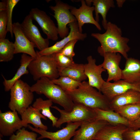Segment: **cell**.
I'll return each mask as SVG.
<instances>
[{
	"instance_id": "obj_1",
	"label": "cell",
	"mask_w": 140,
	"mask_h": 140,
	"mask_svg": "<svg viewBox=\"0 0 140 140\" xmlns=\"http://www.w3.org/2000/svg\"><path fill=\"white\" fill-rule=\"evenodd\" d=\"M106 30L103 34L93 33L91 34L101 44L97 49L98 53L102 56L107 52L119 53L125 59H127V53L130 49L128 44L129 39L122 37L121 29L110 22H108Z\"/></svg>"
},
{
	"instance_id": "obj_2",
	"label": "cell",
	"mask_w": 140,
	"mask_h": 140,
	"mask_svg": "<svg viewBox=\"0 0 140 140\" xmlns=\"http://www.w3.org/2000/svg\"><path fill=\"white\" fill-rule=\"evenodd\" d=\"M65 91L74 103L93 109L111 110L108 100L101 92L90 86L88 82L84 81L77 88Z\"/></svg>"
},
{
	"instance_id": "obj_3",
	"label": "cell",
	"mask_w": 140,
	"mask_h": 140,
	"mask_svg": "<svg viewBox=\"0 0 140 140\" xmlns=\"http://www.w3.org/2000/svg\"><path fill=\"white\" fill-rule=\"evenodd\" d=\"M30 90L38 94L44 95L67 111H70L73 109L74 103L66 91L47 78L42 77L37 80L30 86Z\"/></svg>"
},
{
	"instance_id": "obj_4",
	"label": "cell",
	"mask_w": 140,
	"mask_h": 140,
	"mask_svg": "<svg viewBox=\"0 0 140 140\" xmlns=\"http://www.w3.org/2000/svg\"><path fill=\"white\" fill-rule=\"evenodd\" d=\"M37 57L29 64L28 70L34 81L42 77L52 80L59 76V70L52 54L41 55L36 51Z\"/></svg>"
},
{
	"instance_id": "obj_5",
	"label": "cell",
	"mask_w": 140,
	"mask_h": 140,
	"mask_svg": "<svg viewBox=\"0 0 140 140\" xmlns=\"http://www.w3.org/2000/svg\"><path fill=\"white\" fill-rule=\"evenodd\" d=\"M30 86L19 79L11 88L8 107L11 110L17 111L20 115L32 104L34 99Z\"/></svg>"
},
{
	"instance_id": "obj_6",
	"label": "cell",
	"mask_w": 140,
	"mask_h": 140,
	"mask_svg": "<svg viewBox=\"0 0 140 140\" xmlns=\"http://www.w3.org/2000/svg\"><path fill=\"white\" fill-rule=\"evenodd\" d=\"M74 103L73 109L70 111L61 109L55 106L51 107V108L58 111L60 114L55 127L60 128L61 125L65 123L83 122L95 120L96 115L94 109L81 104Z\"/></svg>"
},
{
	"instance_id": "obj_7",
	"label": "cell",
	"mask_w": 140,
	"mask_h": 140,
	"mask_svg": "<svg viewBox=\"0 0 140 140\" xmlns=\"http://www.w3.org/2000/svg\"><path fill=\"white\" fill-rule=\"evenodd\" d=\"M55 2V6L49 7L54 13L53 16L57 22L58 35L63 39L67 36L69 32L67 25L77 20L70 11L73 6L59 0H56Z\"/></svg>"
},
{
	"instance_id": "obj_8",
	"label": "cell",
	"mask_w": 140,
	"mask_h": 140,
	"mask_svg": "<svg viewBox=\"0 0 140 140\" xmlns=\"http://www.w3.org/2000/svg\"><path fill=\"white\" fill-rule=\"evenodd\" d=\"M131 90L140 92V81L133 83L122 79L113 83L105 81L100 92L110 102L115 97Z\"/></svg>"
},
{
	"instance_id": "obj_9",
	"label": "cell",
	"mask_w": 140,
	"mask_h": 140,
	"mask_svg": "<svg viewBox=\"0 0 140 140\" xmlns=\"http://www.w3.org/2000/svg\"><path fill=\"white\" fill-rule=\"evenodd\" d=\"M82 122L67 123L65 127L54 132L48 131L41 129L36 128L29 124L28 125L27 127L32 131L40 135L37 138L38 140L45 138H48L51 140H70L74 136L76 131Z\"/></svg>"
},
{
	"instance_id": "obj_10",
	"label": "cell",
	"mask_w": 140,
	"mask_h": 140,
	"mask_svg": "<svg viewBox=\"0 0 140 140\" xmlns=\"http://www.w3.org/2000/svg\"><path fill=\"white\" fill-rule=\"evenodd\" d=\"M29 14L33 20L38 23L48 39L53 41L58 39L57 27L45 11L34 8L31 9Z\"/></svg>"
},
{
	"instance_id": "obj_11",
	"label": "cell",
	"mask_w": 140,
	"mask_h": 140,
	"mask_svg": "<svg viewBox=\"0 0 140 140\" xmlns=\"http://www.w3.org/2000/svg\"><path fill=\"white\" fill-rule=\"evenodd\" d=\"M33 20L29 14L27 15L21 24L22 29L27 39L39 51H41L49 47V40L42 37L37 27L33 23Z\"/></svg>"
},
{
	"instance_id": "obj_12",
	"label": "cell",
	"mask_w": 140,
	"mask_h": 140,
	"mask_svg": "<svg viewBox=\"0 0 140 140\" xmlns=\"http://www.w3.org/2000/svg\"><path fill=\"white\" fill-rule=\"evenodd\" d=\"M70 31L68 35L61 40L57 42L52 46L49 47L41 51H38L41 55L52 54L59 52L69 41L74 39L83 41L87 37L86 33L80 32L77 21L69 24Z\"/></svg>"
},
{
	"instance_id": "obj_13",
	"label": "cell",
	"mask_w": 140,
	"mask_h": 140,
	"mask_svg": "<svg viewBox=\"0 0 140 140\" xmlns=\"http://www.w3.org/2000/svg\"><path fill=\"white\" fill-rule=\"evenodd\" d=\"M23 127L21 119L17 111L3 113L0 110V135L10 137Z\"/></svg>"
},
{
	"instance_id": "obj_14",
	"label": "cell",
	"mask_w": 140,
	"mask_h": 140,
	"mask_svg": "<svg viewBox=\"0 0 140 140\" xmlns=\"http://www.w3.org/2000/svg\"><path fill=\"white\" fill-rule=\"evenodd\" d=\"M12 30L15 38V54L25 53L36 58L37 54L34 50L35 46L24 34L21 24L18 22L13 23Z\"/></svg>"
},
{
	"instance_id": "obj_15",
	"label": "cell",
	"mask_w": 140,
	"mask_h": 140,
	"mask_svg": "<svg viewBox=\"0 0 140 140\" xmlns=\"http://www.w3.org/2000/svg\"><path fill=\"white\" fill-rule=\"evenodd\" d=\"M88 63L84 64V72L88 78L89 85L100 92L101 88L105 81L101 75L102 73L106 71L102 64L97 65L95 59L91 55L87 58Z\"/></svg>"
},
{
	"instance_id": "obj_16",
	"label": "cell",
	"mask_w": 140,
	"mask_h": 140,
	"mask_svg": "<svg viewBox=\"0 0 140 140\" xmlns=\"http://www.w3.org/2000/svg\"><path fill=\"white\" fill-rule=\"evenodd\" d=\"M80 1L81 5L79 8L78 9L72 6L70 10L71 13L76 19L80 32L82 33V27L86 23L93 24L99 30H101L100 25L96 21L93 16L94 6L88 5L85 1Z\"/></svg>"
},
{
	"instance_id": "obj_17",
	"label": "cell",
	"mask_w": 140,
	"mask_h": 140,
	"mask_svg": "<svg viewBox=\"0 0 140 140\" xmlns=\"http://www.w3.org/2000/svg\"><path fill=\"white\" fill-rule=\"evenodd\" d=\"M102 57L104 60L102 64L103 68L107 70L108 76L106 81H117L121 79L122 70L119 67L121 56L119 53L107 52Z\"/></svg>"
},
{
	"instance_id": "obj_18",
	"label": "cell",
	"mask_w": 140,
	"mask_h": 140,
	"mask_svg": "<svg viewBox=\"0 0 140 140\" xmlns=\"http://www.w3.org/2000/svg\"><path fill=\"white\" fill-rule=\"evenodd\" d=\"M108 124L103 120L83 122L80 128L76 131L72 140H94L99 130Z\"/></svg>"
},
{
	"instance_id": "obj_19",
	"label": "cell",
	"mask_w": 140,
	"mask_h": 140,
	"mask_svg": "<svg viewBox=\"0 0 140 140\" xmlns=\"http://www.w3.org/2000/svg\"><path fill=\"white\" fill-rule=\"evenodd\" d=\"M128 128L123 124H108L97 132L94 140H123V134Z\"/></svg>"
},
{
	"instance_id": "obj_20",
	"label": "cell",
	"mask_w": 140,
	"mask_h": 140,
	"mask_svg": "<svg viewBox=\"0 0 140 140\" xmlns=\"http://www.w3.org/2000/svg\"><path fill=\"white\" fill-rule=\"evenodd\" d=\"M23 127L26 128L29 124H32L34 128L47 130V126L42 123L41 119L45 120L47 117L43 115L37 109L30 106L20 115Z\"/></svg>"
},
{
	"instance_id": "obj_21",
	"label": "cell",
	"mask_w": 140,
	"mask_h": 140,
	"mask_svg": "<svg viewBox=\"0 0 140 140\" xmlns=\"http://www.w3.org/2000/svg\"><path fill=\"white\" fill-rule=\"evenodd\" d=\"M126 60L124 68L122 70L121 79L132 83L140 81V60L131 57Z\"/></svg>"
},
{
	"instance_id": "obj_22",
	"label": "cell",
	"mask_w": 140,
	"mask_h": 140,
	"mask_svg": "<svg viewBox=\"0 0 140 140\" xmlns=\"http://www.w3.org/2000/svg\"><path fill=\"white\" fill-rule=\"evenodd\" d=\"M140 104V92L135 90H129L113 98L110 101L111 110L127 105Z\"/></svg>"
},
{
	"instance_id": "obj_23",
	"label": "cell",
	"mask_w": 140,
	"mask_h": 140,
	"mask_svg": "<svg viewBox=\"0 0 140 140\" xmlns=\"http://www.w3.org/2000/svg\"><path fill=\"white\" fill-rule=\"evenodd\" d=\"M86 4L90 6L93 3L94 7L95 17V19L99 23V14L102 18V23L104 28L106 30L108 22L106 19L107 14L109 9L115 6L114 1L113 0H86Z\"/></svg>"
},
{
	"instance_id": "obj_24",
	"label": "cell",
	"mask_w": 140,
	"mask_h": 140,
	"mask_svg": "<svg viewBox=\"0 0 140 140\" xmlns=\"http://www.w3.org/2000/svg\"><path fill=\"white\" fill-rule=\"evenodd\" d=\"M34 59L26 54L23 53L21 55L20 66L13 77L10 79L7 80L2 75L4 80L3 83L5 92L10 90L15 82L20 79L22 75L28 74L29 71L27 69L28 67L29 64Z\"/></svg>"
},
{
	"instance_id": "obj_25",
	"label": "cell",
	"mask_w": 140,
	"mask_h": 140,
	"mask_svg": "<svg viewBox=\"0 0 140 140\" xmlns=\"http://www.w3.org/2000/svg\"><path fill=\"white\" fill-rule=\"evenodd\" d=\"M94 109L96 115L95 120L104 121L111 124H123L129 127V121L114 111L97 108Z\"/></svg>"
},
{
	"instance_id": "obj_26",
	"label": "cell",
	"mask_w": 140,
	"mask_h": 140,
	"mask_svg": "<svg viewBox=\"0 0 140 140\" xmlns=\"http://www.w3.org/2000/svg\"><path fill=\"white\" fill-rule=\"evenodd\" d=\"M60 76L69 77L75 80L82 82L87 78L84 72V64L75 63L59 70Z\"/></svg>"
},
{
	"instance_id": "obj_27",
	"label": "cell",
	"mask_w": 140,
	"mask_h": 140,
	"mask_svg": "<svg viewBox=\"0 0 140 140\" xmlns=\"http://www.w3.org/2000/svg\"><path fill=\"white\" fill-rule=\"evenodd\" d=\"M53 104L52 102L50 100H43L39 97L36 99L32 105V107L37 109L44 116L51 121L52 126L55 127L58 119L51 112L50 108Z\"/></svg>"
},
{
	"instance_id": "obj_28",
	"label": "cell",
	"mask_w": 140,
	"mask_h": 140,
	"mask_svg": "<svg viewBox=\"0 0 140 140\" xmlns=\"http://www.w3.org/2000/svg\"><path fill=\"white\" fill-rule=\"evenodd\" d=\"M127 119L130 123L140 117V104H132L119 107L114 110Z\"/></svg>"
},
{
	"instance_id": "obj_29",
	"label": "cell",
	"mask_w": 140,
	"mask_h": 140,
	"mask_svg": "<svg viewBox=\"0 0 140 140\" xmlns=\"http://www.w3.org/2000/svg\"><path fill=\"white\" fill-rule=\"evenodd\" d=\"M14 43L8 39H0V62H8L13 58L15 54Z\"/></svg>"
},
{
	"instance_id": "obj_30",
	"label": "cell",
	"mask_w": 140,
	"mask_h": 140,
	"mask_svg": "<svg viewBox=\"0 0 140 140\" xmlns=\"http://www.w3.org/2000/svg\"><path fill=\"white\" fill-rule=\"evenodd\" d=\"M51 80L65 91L77 88L81 82L65 76H60L59 78Z\"/></svg>"
},
{
	"instance_id": "obj_31",
	"label": "cell",
	"mask_w": 140,
	"mask_h": 140,
	"mask_svg": "<svg viewBox=\"0 0 140 140\" xmlns=\"http://www.w3.org/2000/svg\"><path fill=\"white\" fill-rule=\"evenodd\" d=\"M37 134L33 131H29L23 128L17 131L16 134L10 137L9 140H38Z\"/></svg>"
},
{
	"instance_id": "obj_32",
	"label": "cell",
	"mask_w": 140,
	"mask_h": 140,
	"mask_svg": "<svg viewBox=\"0 0 140 140\" xmlns=\"http://www.w3.org/2000/svg\"><path fill=\"white\" fill-rule=\"evenodd\" d=\"M20 1L19 0H6L7 9L6 10L7 16V25L6 29L7 32H10L12 37L13 33L12 30V13L15 6Z\"/></svg>"
},
{
	"instance_id": "obj_33",
	"label": "cell",
	"mask_w": 140,
	"mask_h": 140,
	"mask_svg": "<svg viewBox=\"0 0 140 140\" xmlns=\"http://www.w3.org/2000/svg\"><path fill=\"white\" fill-rule=\"evenodd\" d=\"M52 54L56 62L59 71L74 63L73 59L66 57L59 52Z\"/></svg>"
},
{
	"instance_id": "obj_34",
	"label": "cell",
	"mask_w": 140,
	"mask_h": 140,
	"mask_svg": "<svg viewBox=\"0 0 140 140\" xmlns=\"http://www.w3.org/2000/svg\"><path fill=\"white\" fill-rule=\"evenodd\" d=\"M7 16L6 11L0 12V39L5 38L7 33Z\"/></svg>"
},
{
	"instance_id": "obj_35",
	"label": "cell",
	"mask_w": 140,
	"mask_h": 140,
	"mask_svg": "<svg viewBox=\"0 0 140 140\" xmlns=\"http://www.w3.org/2000/svg\"><path fill=\"white\" fill-rule=\"evenodd\" d=\"M78 41L77 39L72 40L68 42L59 52L61 54L70 58L73 59L75 53L74 51L75 45Z\"/></svg>"
},
{
	"instance_id": "obj_36",
	"label": "cell",
	"mask_w": 140,
	"mask_h": 140,
	"mask_svg": "<svg viewBox=\"0 0 140 140\" xmlns=\"http://www.w3.org/2000/svg\"><path fill=\"white\" fill-rule=\"evenodd\" d=\"M123 137V140H140V129L134 130L129 128Z\"/></svg>"
},
{
	"instance_id": "obj_37",
	"label": "cell",
	"mask_w": 140,
	"mask_h": 140,
	"mask_svg": "<svg viewBox=\"0 0 140 140\" xmlns=\"http://www.w3.org/2000/svg\"><path fill=\"white\" fill-rule=\"evenodd\" d=\"M129 128L134 130L140 129V117L135 121L130 123Z\"/></svg>"
},
{
	"instance_id": "obj_38",
	"label": "cell",
	"mask_w": 140,
	"mask_h": 140,
	"mask_svg": "<svg viewBox=\"0 0 140 140\" xmlns=\"http://www.w3.org/2000/svg\"><path fill=\"white\" fill-rule=\"evenodd\" d=\"M7 4L6 0H2L0 2V12L6 11Z\"/></svg>"
},
{
	"instance_id": "obj_39",
	"label": "cell",
	"mask_w": 140,
	"mask_h": 140,
	"mask_svg": "<svg viewBox=\"0 0 140 140\" xmlns=\"http://www.w3.org/2000/svg\"><path fill=\"white\" fill-rule=\"evenodd\" d=\"M125 1V0H116L118 6L120 8L121 7Z\"/></svg>"
},
{
	"instance_id": "obj_40",
	"label": "cell",
	"mask_w": 140,
	"mask_h": 140,
	"mask_svg": "<svg viewBox=\"0 0 140 140\" xmlns=\"http://www.w3.org/2000/svg\"><path fill=\"white\" fill-rule=\"evenodd\" d=\"M2 137L1 136H0V140H3V139L2 138Z\"/></svg>"
}]
</instances>
